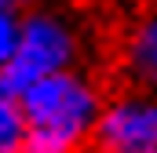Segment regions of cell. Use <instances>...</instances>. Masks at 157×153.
Returning a JSON list of instances; mask_svg holds the SVG:
<instances>
[{"label": "cell", "mask_w": 157, "mask_h": 153, "mask_svg": "<svg viewBox=\"0 0 157 153\" xmlns=\"http://www.w3.org/2000/svg\"><path fill=\"white\" fill-rule=\"evenodd\" d=\"M18 106L26 131L15 153H88L91 120L102 110L95 84L73 66L26 84Z\"/></svg>", "instance_id": "1"}, {"label": "cell", "mask_w": 157, "mask_h": 153, "mask_svg": "<svg viewBox=\"0 0 157 153\" xmlns=\"http://www.w3.org/2000/svg\"><path fill=\"white\" fill-rule=\"evenodd\" d=\"M70 62H73V40L66 33V26L48 15H29L18 26V44L7 66L0 69V84L11 91H22L26 84L55 69H70Z\"/></svg>", "instance_id": "2"}, {"label": "cell", "mask_w": 157, "mask_h": 153, "mask_svg": "<svg viewBox=\"0 0 157 153\" xmlns=\"http://www.w3.org/2000/svg\"><path fill=\"white\" fill-rule=\"evenodd\" d=\"M88 153H157V95L102 102L88 131Z\"/></svg>", "instance_id": "3"}]
</instances>
